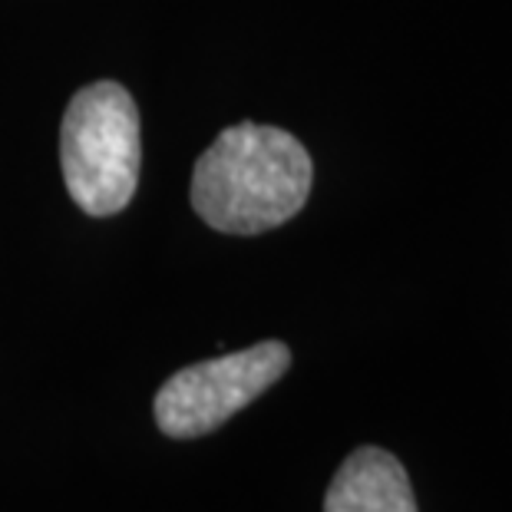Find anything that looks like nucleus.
I'll use <instances>...</instances> for the list:
<instances>
[{
	"label": "nucleus",
	"mask_w": 512,
	"mask_h": 512,
	"mask_svg": "<svg viewBox=\"0 0 512 512\" xmlns=\"http://www.w3.org/2000/svg\"><path fill=\"white\" fill-rule=\"evenodd\" d=\"M314 166L278 126H228L195 162L192 209L225 235H261L294 219L311 195Z\"/></svg>",
	"instance_id": "1"
},
{
	"label": "nucleus",
	"mask_w": 512,
	"mask_h": 512,
	"mask_svg": "<svg viewBox=\"0 0 512 512\" xmlns=\"http://www.w3.org/2000/svg\"><path fill=\"white\" fill-rule=\"evenodd\" d=\"M139 162V110L129 90L113 80L83 86L60 129V166L70 199L96 219L123 212L136 195Z\"/></svg>",
	"instance_id": "2"
},
{
	"label": "nucleus",
	"mask_w": 512,
	"mask_h": 512,
	"mask_svg": "<svg viewBox=\"0 0 512 512\" xmlns=\"http://www.w3.org/2000/svg\"><path fill=\"white\" fill-rule=\"evenodd\" d=\"M288 367L291 351L281 341H261L215 361L182 367L159 387L152 413L166 437H205L278 384Z\"/></svg>",
	"instance_id": "3"
},
{
	"label": "nucleus",
	"mask_w": 512,
	"mask_h": 512,
	"mask_svg": "<svg viewBox=\"0 0 512 512\" xmlns=\"http://www.w3.org/2000/svg\"><path fill=\"white\" fill-rule=\"evenodd\" d=\"M324 512H417V496L394 453L361 446L334 473Z\"/></svg>",
	"instance_id": "4"
}]
</instances>
